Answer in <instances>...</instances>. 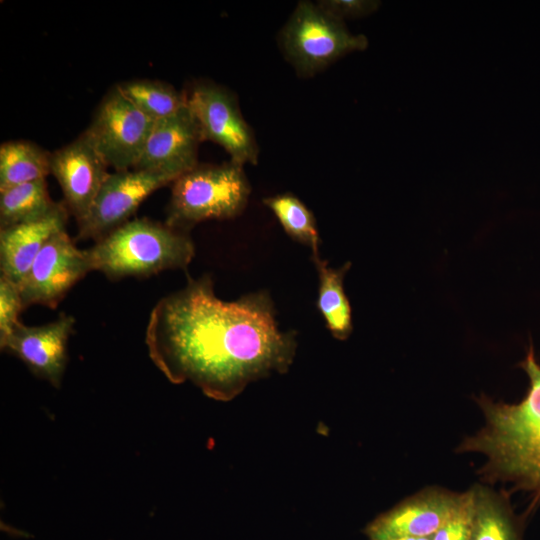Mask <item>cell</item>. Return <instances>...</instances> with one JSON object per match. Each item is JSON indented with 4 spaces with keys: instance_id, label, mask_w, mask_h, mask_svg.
Segmentation results:
<instances>
[{
    "instance_id": "obj_11",
    "label": "cell",
    "mask_w": 540,
    "mask_h": 540,
    "mask_svg": "<svg viewBox=\"0 0 540 540\" xmlns=\"http://www.w3.org/2000/svg\"><path fill=\"white\" fill-rule=\"evenodd\" d=\"M109 166L82 132L50 155V174L61 187L64 203L77 225L88 215Z\"/></svg>"
},
{
    "instance_id": "obj_20",
    "label": "cell",
    "mask_w": 540,
    "mask_h": 540,
    "mask_svg": "<svg viewBox=\"0 0 540 540\" xmlns=\"http://www.w3.org/2000/svg\"><path fill=\"white\" fill-rule=\"evenodd\" d=\"M284 231L293 240L309 247L312 256L319 255L320 235L312 211L291 193L278 194L263 200Z\"/></svg>"
},
{
    "instance_id": "obj_2",
    "label": "cell",
    "mask_w": 540,
    "mask_h": 540,
    "mask_svg": "<svg viewBox=\"0 0 540 540\" xmlns=\"http://www.w3.org/2000/svg\"><path fill=\"white\" fill-rule=\"evenodd\" d=\"M519 365L529 379L524 398L508 404L484 394L478 397L485 424L464 439L457 452L482 454V480L510 483L514 490L528 492L530 511L540 505V364L532 345Z\"/></svg>"
},
{
    "instance_id": "obj_15",
    "label": "cell",
    "mask_w": 540,
    "mask_h": 540,
    "mask_svg": "<svg viewBox=\"0 0 540 540\" xmlns=\"http://www.w3.org/2000/svg\"><path fill=\"white\" fill-rule=\"evenodd\" d=\"M472 519L469 540H523V519L511 506L508 494L475 484L470 488Z\"/></svg>"
},
{
    "instance_id": "obj_7",
    "label": "cell",
    "mask_w": 540,
    "mask_h": 540,
    "mask_svg": "<svg viewBox=\"0 0 540 540\" xmlns=\"http://www.w3.org/2000/svg\"><path fill=\"white\" fill-rule=\"evenodd\" d=\"M187 95L203 141L221 146L230 160L256 165L259 147L252 128L243 118L238 100L228 89L213 82L195 84Z\"/></svg>"
},
{
    "instance_id": "obj_18",
    "label": "cell",
    "mask_w": 540,
    "mask_h": 540,
    "mask_svg": "<svg viewBox=\"0 0 540 540\" xmlns=\"http://www.w3.org/2000/svg\"><path fill=\"white\" fill-rule=\"evenodd\" d=\"M116 85L136 108L154 121L169 117L187 105L186 93L163 81L136 79Z\"/></svg>"
},
{
    "instance_id": "obj_23",
    "label": "cell",
    "mask_w": 540,
    "mask_h": 540,
    "mask_svg": "<svg viewBox=\"0 0 540 540\" xmlns=\"http://www.w3.org/2000/svg\"><path fill=\"white\" fill-rule=\"evenodd\" d=\"M323 10L332 16L343 20L345 18H360L367 16L380 5L374 0H320L316 2Z\"/></svg>"
},
{
    "instance_id": "obj_19",
    "label": "cell",
    "mask_w": 540,
    "mask_h": 540,
    "mask_svg": "<svg viewBox=\"0 0 540 540\" xmlns=\"http://www.w3.org/2000/svg\"><path fill=\"white\" fill-rule=\"evenodd\" d=\"M46 179L0 191V228L40 218L54 206Z\"/></svg>"
},
{
    "instance_id": "obj_13",
    "label": "cell",
    "mask_w": 540,
    "mask_h": 540,
    "mask_svg": "<svg viewBox=\"0 0 540 540\" xmlns=\"http://www.w3.org/2000/svg\"><path fill=\"white\" fill-rule=\"evenodd\" d=\"M202 142L200 128L186 105L177 113L155 122L134 169L176 179L198 164Z\"/></svg>"
},
{
    "instance_id": "obj_14",
    "label": "cell",
    "mask_w": 540,
    "mask_h": 540,
    "mask_svg": "<svg viewBox=\"0 0 540 540\" xmlns=\"http://www.w3.org/2000/svg\"><path fill=\"white\" fill-rule=\"evenodd\" d=\"M69 215L65 203L56 202L40 218L0 228L1 274L19 284L48 240L66 230Z\"/></svg>"
},
{
    "instance_id": "obj_10",
    "label": "cell",
    "mask_w": 540,
    "mask_h": 540,
    "mask_svg": "<svg viewBox=\"0 0 540 540\" xmlns=\"http://www.w3.org/2000/svg\"><path fill=\"white\" fill-rule=\"evenodd\" d=\"M468 492L426 487L380 514L365 528L370 540L432 536L465 503Z\"/></svg>"
},
{
    "instance_id": "obj_22",
    "label": "cell",
    "mask_w": 540,
    "mask_h": 540,
    "mask_svg": "<svg viewBox=\"0 0 540 540\" xmlns=\"http://www.w3.org/2000/svg\"><path fill=\"white\" fill-rule=\"evenodd\" d=\"M462 507L449 518L433 535L432 540H469L472 519V497L470 489Z\"/></svg>"
},
{
    "instance_id": "obj_5",
    "label": "cell",
    "mask_w": 540,
    "mask_h": 540,
    "mask_svg": "<svg viewBox=\"0 0 540 540\" xmlns=\"http://www.w3.org/2000/svg\"><path fill=\"white\" fill-rule=\"evenodd\" d=\"M286 59L300 76H312L339 58L368 46L363 34L351 33L317 3L299 1L279 37Z\"/></svg>"
},
{
    "instance_id": "obj_4",
    "label": "cell",
    "mask_w": 540,
    "mask_h": 540,
    "mask_svg": "<svg viewBox=\"0 0 540 540\" xmlns=\"http://www.w3.org/2000/svg\"><path fill=\"white\" fill-rule=\"evenodd\" d=\"M243 165L232 160L200 164L172 183L165 223L189 232L210 219H230L246 208L251 186Z\"/></svg>"
},
{
    "instance_id": "obj_9",
    "label": "cell",
    "mask_w": 540,
    "mask_h": 540,
    "mask_svg": "<svg viewBox=\"0 0 540 540\" xmlns=\"http://www.w3.org/2000/svg\"><path fill=\"white\" fill-rule=\"evenodd\" d=\"M175 179L164 174L130 169L109 174L86 218L78 224L77 239H102L128 222L154 191Z\"/></svg>"
},
{
    "instance_id": "obj_16",
    "label": "cell",
    "mask_w": 540,
    "mask_h": 540,
    "mask_svg": "<svg viewBox=\"0 0 540 540\" xmlns=\"http://www.w3.org/2000/svg\"><path fill=\"white\" fill-rule=\"evenodd\" d=\"M311 259L319 278L317 309L332 336L338 340H346L353 330L352 309L344 290V278L351 262L335 269L330 267L320 254L312 256Z\"/></svg>"
},
{
    "instance_id": "obj_3",
    "label": "cell",
    "mask_w": 540,
    "mask_h": 540,
    "mask_svg": "<svg viewBox=\"0 0 540 540\" xmlns=\"http://www.w3.org/2000/svg\"><path fill=\"white\" fill-rule=\"evenodd\" d=\"M93 271L118 280L186 270L195 255L189 232L148 218L129 220L87 249Z\"/></svg>"
},
{
    "instance_id": "obj_21",
    "label": "cell",
    "mask_w": 540,
    "mask_h": 540,
    "mask_svg": "<svg viewBox=\"0 0 540 540\" xmlns=\"http://www.w3.org/2000/svg\"><path fill=\"white\" fill-rule=\"evenodd\" d=\"M18 284L0 275V345L9 337L24 310Z\"/></svg>"
},
{
    "instance_id": "obj_24",
    "label": "cell",
    "mask_w": 540,
    "mask_h": 540,
    "mask_svg": "<svg viewBox=\"0 0 540 540\" xmlns=\"http://www.w3.org/2000/svg\"><path fill=\"white\" fill-rule=\"evenodd\" d=\"M395 540H432V536L428 537H405V538H399Z\"/></svg>"
},
{
    "instance_id": "obj_12",
    "label": "cell",
    "mask_w": 540,
    "mask_h": 540,
    "mask_svg": "<svg viewBox=\"0 0 540 540\" xmlns=\"http://www.w3.org/2000/svg\"><path fill=\"white\" fill-rule=\"evenodd\" d=\"M74 325L75 318L65 313L39 326L19 322L0 348L19 358L36 376L59 388L68 360V341Z\"/></svg>"
},
{
    "instance_id": "obj_6",
    "label": "cell",
    "mask_w": 540,
    "mask_h": 540,
    "mask_svg": "<svg viewBox=\"0 0 540 540\" xmlns=\"http://www.w3.org/2000/svg\"><path fill=\"white\" fill-rule=\"evenodd\" d=\"M155 122L115 85L102 98L83 133L109 167L124 171L135 168Z\"/></svg>"
},
{
    "instance_id": "obj_8",
    "label": "cell",
    "mask_w": 540,
    "mask_h": 540,
    "mask_svg": "<svg viewBox=\"0 0 540 540\" xmlns=\"http://www.w3.org/2000/svg\"><path fill=\"white\" fill-rule=\"evenodd\" d=\"M90 271L87 249H79L66 230L52 236L18 284L24 307L55 309L68 291Z\"/></svg>"
},
{
    "instance_id": "obj_1",
    "label": "cell",
    "mask_w": 540,
    "mask_h": 540,
    "mask_svg": "<svg viewBox=\"0 0 540 540\" xmlns=\"http://www.w3.org/2000/svg\"><path fill=\"white\" fill-rule=\"evenodd\" d=\"M145 343L171 383L189 381L218 401L232 400L272 373H285L297 348L296 333L279 329L268 292L224 301L208 275H187L183 288L156 303Z\"/></svg>"
},
{
    "instance_id": "obj_17",
    "label": "cell",
    "mask_w": 540,
    "mask_h": 540,
    "mask_svg": "<svg viewBox=\"0 0 540 540\" xmlns=\"http://www.w3.org/2000/svg\"><path fill=\"white\" fill-rule=\"evenodd\" d=\"M51 153L27 140L0 145V191L38 180L50 174Z\"/></svg>"
}]
</instances>
